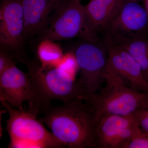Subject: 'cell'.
Listing matches in <instances>:
<instances>
[{
  "instance_id": "1",
  "label": "cell",
  "mask_w": 148,
  "mask_h": 148,
  "mask_svg": "<svg viewBox=\"0 0 148 148\" xmlns=\"http://www.w3.org/2000/svg\"><path fill=\"white\" fill-rule=\"evenodd\" d=\"M40 119L64 147L96 148L97 119L94 110L81 98L51 105Z\"/></svg>"
},
{
  "instance_id": "2",
  "label": "cell",
  "mask_w": 148,
  "mask_h": 148,
  "mask_svg": "<svg viewBox=\"0 0 148 148\" xmlns=\"http://www.w3.org/2000/svg\"><path fill=\"white\" fill-rule=\"evenodd\" d=\"M104 77V87L96 93L81 98L92 107L97 120L112 115L132 114L138 109L145 108L148 92L129 87L119 75L108 67Z\"/></svg>"
},
{
  "instance_id": "3",
  "label": "cell",
  "mask_w": 148,
  "mask_h": 148,
  "mask_svg": "<svg viewBox=\"0 0 148 148\" xmlns=\"http://www.w3.org/2000/svg\"><path fill=\"white\" fill-rule=\"evenodd\" d=\"M71 51L78 66L79 77L76 81L83 95L98 92L103 87L108 64V53L105 40H102L98 36L79 37Z\"/></svg>"
},
{
  "instance_id": "4",
  "label": "cell",
  "mask_w": 148,
  "mask_h": 148,
  "mask_svg": "<svg viewBox=\"0 0 148 148\" xmlns=\"http://www.w3.org/2000/svg\"><path fill=\"white\" fill-rule=\"evenodd\" d=\"M8 119L6 128L10 138L9 148L65 147L48 131L38 115L29 109L15 110L8 103H1Z\"/></svg>"
},
{
  "instance_id": "5",
  "label": "cell",
  "mask_w": 148,
  "mask_h": 148,
  "mask_svg": "<svg viewBox=\"0 0 148 148\" xmlns=\"http://www.w3.org/2000/svg\"><path fill=\"white\" fill-rule=\"evenodd\" d=\"M26 66L41 98L47 104L54 100L66 103L83 95L76 80L61 69L43 71L36 58L30 59Z\"/></svg>"
},
{
  "instance_id": "6",
  "label": "cell",
  "mask_w": 148,
  "mask_h": 148,
  "mask_svg": "<svg viewBox=\"0 0 148 148\" xmlns=\"http://www.w3.org/2000/svg\"><path fill=\"white\" fill-rule=\"evenodd\" d=\"M0 102L20 110L25 109L23 105L26 102L28 109L38 116L51 105L41 98L28 73L15 64L0 74Z\"/></svg>"
},
{
  "instance_id": "7",
  "label": "cell",
  "mask_w": 148,
  "mask_h": 148,
  "mask_svg": "<svg viewBox=\"0 0 148 148\" xmlns=\"http://www.w3.org/2000/svg\"><path fill=\"white\" fill-rule=\"evenodd\" d=\"M25 44L21 1L3 0L0 8V50L7 51L26 65L30 59Z\"/></svg>"
},
{
  "instance_id": "8",
  "label": "cell",
  "mask_w": 148,
  "mask_h": 148,
  "mask_svg": "<svg viewBox=\"0 0 148 148\" xmlns=\"http://www.w3.org/2000/svg\"><path fill=\"white\" fill-rule=\"evenodd\" d=\"M84 5L80 0H58L47 27L36 38L56 41L79 37L84 26Z\"/></svg>"
},
{
  "instance_id": "9",
  "label": "cell",
  "mask_w": 148,
  "mask_h": 148,
  "mask_svg": "<svg viewBox=\"0 0 148 148\" xmlns=\"http://www.w3.org/2000/svg\"><path fill=\"white\" fill-rule=\"evenodd\" d=\"M148 24L146 8L136 1L123 0L116 15L104 31V39L115 44H121L145 35Z\"/></svg>"
},
{
  "instance_id": "10",
  "label": "cell",
  "mask_w": 148,
  "mask_h": 148,
  "mask_svg": "<svg viewBox=\"0 0 148 148\" xmlns=\"http://www.w3.org/2000/svg\"><path fill=\"white\" fill-rule=\"evenodd\" d=\"M104 40L108 53L107 67L119 75L129 87L148 92V82L139 64L121 47Z\"/></svg>"
},
{
  "instance_id": "11",
  "label": "cell",
  "mask_w": 148,
  "mask_h": 148,
  "mask_svg": "<svg viewBox=\"0 0 148 148\" xmlns=\"http://www.w3.org/2000/svg\"><path fill=\"white\" fill-rule=\"evenodd\" d=\"M123 0H90L84 6V26L79 37L98 36L104 32L120 7Z\"/></svg>"
},
{
  "instance_id": "12",
  "label": "cell",
  "mask_w": 148,
  "mask_h": 148,
  "mask_svg": "<svg viewBox=\"0 0 148 148\" xmlns=\"http://www.w3.org/2000/svg\"><path fill=\"white\" fill-rule=\"evenodd\" d=\"M24 23L26 42L44 31L58 0H20Z\"/></svg>"
},
{
  "instance_id": "13",
  "label": "cell",
  "mask_w": 148,
  "mask_h": 148,
  "mask_svg": "<svg viewBox=\"0 0 148 148\" xmlns=\"http://www.w3.org/2000/svg\"><path fill=\"white\" fill-rule=\"evenodd\" d=\"M137 124L134 114L112 115L98 119L96 127V148H114L121 133L127 127Z\"/></svg>"
},
{
  "instance_id": "14",
  "label": "cell",
  "mask_w": 148,
  "mask_h": 148,
  "mask_svg": "<svg viewBox=\"0 0 148 148\" xmlns=\"http://www.w3.org/2000/svg\"><path fill=\"white\" fill-rule=\"evenodd\" d=\"M117 45L124 49L139 64L145 79L148 82V39L145 35Z\"/></svg>"
},
{
  "instance_id": "15",
  "label": "cell",
  "mask_w": 148,
  "mask_h": 148,
  "mask_svg": "<svg viewBox=\"0 0 148 148\" xmlns=\"http://www.w3.org/2000/svg\"><path fill=\"white\" fill-rule=\"evenodd\" d=\"M64 54L61 47L53 41L44 40L38 44L36 59L43 71L56 67Z\"/></svg>"
},
{
  "instance_id": "16",
  "label": "cell",
  "mask_w": 148,
  "mask_h": 148,
  "mask_svg": "<svg viewBox=\"0 0 148 148\" xmlns=\"http://www.w3.org/2000/svg\"><path fill=\"white\" fill-rule=\"evenodd\" d=\"M56 67L69 74L74 78L77 71L79 70L76 59L71 51L64 54Z\"/></svg>"
},
{
  "instance_id": "17",
  "label": "cell",
  "mask_w": 148,
  "mask_h": 148,
  "mask_svg": "<svg viewBox=\"0 0 148 148\" xmlns=\"http://www.w3.org/2000/svg\"><path fill=\"white\" fill-rule=\"evenodd\" d=\"M133 114L138 121L141 131L148 134V110L144 108L138 109Z\"/></svg>"
},
{
  "instance_id": "18",
  "label": "cell",
  "mask_w": 148,
  "mask_h": 148,
  "mask_svg": "<svg viewBox=\"0 0 148 148\" xmlns=\"http://www.w3.org/2000/svg\"><path fill=\"white\" fill-rule=\"evenodd\" d=\"M127 148H148V134L141 131L130 141Z\"/></svg>"
},
{
  "instance_id": "19",
  "label": "cell",
  "mask_w": 148,
  "mask_h": 148,
  "mask_svg": "<svg viewBox=\"0 0 148 148\" xmlns=\"http://www.w3.org/2000/svg\"><path fill=\"white\" fill-rule=\"evenodd\" d=\"M13 56L3 50H0V74L15 64Z\"/></svg>"
},
{
  "instance_id": "20",
  "label": "cell",
  "mask_w": 148,
  "mask_h": 148,
  "mask_svg": "<svg viewBox=\"0 0 148 148\" xmlns=\"http://www.w3.org/2000/svg\"><path fill=\"white\" fill-rule=\"evenodd\" d=\"M145 5L146 7V9L148 13V0H145Z\"/></svg>"
},
{
  "instance_id": "21",
  "label": "cell",
  "mask_w": 148,
  "mask_h": 148,
  "mask_svg": "<svg viewBox=\"0 0 148 148\" xmlns=\"http://www.w3.org/2000/svg\"><path fill=\"white\" fill-rule=\"evenodd\" d=\"M145 108H146L148 110V101H147V103H146L145 107Z\"/></svg>"
},
{
  "instance_id": "22",
  "label": "cell",
  "mask_w": 148,
  "mask_h": 148,
  "mask_svg": "<svg viewBox=\"0 0 148 148\" xmlns=\"http://www.w3.org/2000/svg\"><path fill=\"white\" fill-rule=\"evenodd\" d=\"M132 1H141V0H132Z\"/></svg>"
},
{
  "instance_id": "23",
  "label": "cell",
  "mask_w": 148,
  "mask_h": 148,
  "mask_svg": "<svg viewBox=\"0 0 148 148\" xmlns=\"http://www.w3.org/2000/svg\"><path fill=\"white\" fill-rule=\"evenodd\" d=\"M80 1H81V0H80Z\"/></svg>"
}]
</instances>
